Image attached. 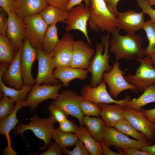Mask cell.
Segmentation results:
<instances>
[{
    "mask_svg": "<svg viewBox=\"0 0 155 155\" xmlns=\"http://www.w3.org/2000/svg\"><path fill=\"white\" fill-rule=\"evenodd\" d=\"M37 54L38 68L37 75L35 79L37 85L44 84H56L59 80L53 76V70L55 68L52 59V52L49 54L45 53L41 48H36Z\"/></svg>",
    "mask_w": 155,
    "mask_h": 155,
    "instance_id": "cell-14",
    "label": "cell"
},
{
    "mask_svg": "<svg viewBox=\"0 0 155 155\" xmlns=\"http://www.w3.org/2000/svg\"><path fill=\"white\" fill-rule=\"evenodd\" d=\"M8 15L1 7L0 8V34L7 36L8 26Z\"/></svg>",
    "mask_w": 155,
    "mask_h": 155,
    "instance_id": "cell-42",
    "label": "cell"
},
{
    "mask_svg": "<svg viewBox=\"0 0 155 155\" xmlns=\"http://www.w3.org/2000/svg\"><path fill=\"white\" fill-rule=\"evenodd\" d=\"M98 105L102 109L100 116L107 126L114 127L119 121L125 118V108L119 104L100 103Z\"/></svg>",
    "mask_w": 155,
    "mask_h": 155,
    "instance_id": "cell-22",
    "label": "cell"
},
{
    "mask_svg": "<svg viewBox=\"0 0 155 155\" xmlns=\"http://www.w3.org/2000/svg\"><path fill=\"white\" fill-rule=\"evenodd\" d=\"M83 121L91 135L98 142L100 143L102 142L107 126L102 119L86 116L84 117Z\"/></svg>",
    "mask_w": 155,
    "mask_h": 155,
    "instance_id": "cell-25",
    "label": "cell"
},
{
    "mask_svg": "<svg viewBox=\"0 0 155 155\" xmlns=\"http://www.w3.org/2000/svg\"><path fill=\"white\" fill-rule=\"evenodd\" d=\"M81 96L83 99L92 101L97 104L100 103H115L126 107L131 97L127 96L124 99L117 100L113 99L108 92L105 82L102 80L96 87H91L90 85H84L81 90Z\"/></svg>",
    "mask_w": 155,
    "mask_h": 155,
    "instance_id": "cell-9",
    "label": "cell"
},
{
    "mask_svg": "<svg viewBox=\"0 0 155 155\" xmlns=\"http://www.w3.org/2000/svg\"><path fill=\"white\" fill-rule=\"evenodd\" d=\"M80 106L82 112L86 116L98 117L101 115L102 109L92 101L83 100L80 102Z\"/></svg>",
    "mask_w": 155,
    "mask_h": 155,
    "instance_id": "cell-35",
    "label": "cell"
},
{
    "mask_svg": "<svg viewBox=\"0 0 155 155\" xmlns=\"http://www.w3.org/2000/svg\"><path fill=\"white\" fill-rule=\"evenodd\" d=\"M102 152L104 155H124L122 152L120 150L119 152L117 153L111 150L103 142H100Z\"/></svg>",
    "mask_w": 155,
    "mask_h": 155,
    "instance_id": "cell-48",
    "label": "cell"
},
{
    "mask_svg": "<svg viewBox=\"0 0 155 155\" xmlns=\"http://www.w3.org/2000/svg\"><path fill=\"white\" fill-rule=\"evenodd\" d=\"M89 7L88 24L91 29L112 34L119 31L117 26V17L110 12L104 0H91Z\"/></svg>",
    "mask_w": 155,
    "mask_h": 155,
    "instance_id": "cell-3",
    "label": "cell"
},
{
    "mask_svg": "<svg viewBox=\"0 0 155 155\" xmlns=\"http://www.w3.org/2000/svg\"><path fill=\"white\" fill-rule=\"evenodd\" d=\"M144 13L142 11L138 13L132 10L119 12L116 18L117 28L127 33H135L142 29L145 22Z\"/></svg>",
    "mask_w": 155,
    "mask_h": 155,
    "instance_id": "cell-17",
    "label": "cell"
},
{
    "mask_svg": "<svg viewBox=\"0 0 155 155\" xmlns=\"http://www.w3.org/2000/svg\"><path fill=\"white\" fill-rule=\"evenodd\" d=\"M23 19L25 37L33 47L42 49L43 38L48 26L39 13L25 17Z\"/></svg>",
    "mask_w": 155,
    "mask_h": 155,
    "instance_id": "cell-8",
    "label": "cell"
},
{
    "mask_svg": "<svg viewBox=\"0 0 155 155\" xmlns=\"http://www.w3.org/2000/svg\"><path fill=\"white\" fill-rule=\"evenodd\" d=\"M140 110L150 121L155 123V108L149 109L142 108Z\"/></svg>",
    "mask_w": 155,
    "mask_h": 155,
    "instance_id": "cell-49",
    "label": "cell"
},
{
    "mask_svg": "<svg viewBox=\"0 0 155 155\" xmlns=\"http://www.w3.org/2000/svg\"><path fill=\"white\" fill-rule=\"evenodd\" d=\"M22 47L16 53L13 61L3 73L2 77L4 84L10 87H13L17 90L22 89L24 85L20 64Z\"/></svg>",
    "mask_w": 155,
    "mask_h": 155,
    "instance_id": "cell-20",
    "label": "cell"
},
{
    "mask_svg": "<svg viewBox=\"0 0 155 155\" xmlns=\"http://www.w3.org/2000/svg\"><path fill=\"white\" fill-rule=\"evenodd\" d=\"M75 145V147L72 150H68L66 148H62V152L68 155H90L83 143L79 139Z\"/></svg>",
    "mask_w": 155,
    "mask_h": 155,
    "instance_id": "cell-38",
    "label": "cell"
},
{
    "mask_svg": "<svg viewBox=\"0 0 155 155\" xmlns=\"http://www.w3.org/2000/svg\"><path fill=\"white\" fill-rule=\"evenodd\" d=\"M114 127L121 133L131 136L135 140L144 142L149 141L144 133L138 131L125 118L119 121Z\"/></svg>",
    "mask_w": 155,
    "mask_h": 155,
    "instance_id": "cell-31",
    "label": "cell"
},
{
    "mask_svg": "<svg viewBox=\"0 0 155 155\" xmlns=\"http://www.w3.org/2000/svg\"><path fill=\"white\" fill-rule=\"evenodd\" d=\"M109 51L115 54L116 61L124 59L128 61H137L145 56L142 47L143 40L135 33H128L125 35L119 32L112 34Z\"/></svg>",
    "mask_w": 155,
    "mask_h": 155,
    "instance_id": "cell-1",
    "label": "cell"
},
{
    "mask_svg": "<svg viewBox=\"0 0 155 155\" xmlns=\"http://www.w3.org/2000/svg\"><path fill=\"white\" fill-rule=\"evenodd\" d=\"M5 70V68L4 67H0L1 97L3 95L9 97L13 100L16 104L25 100L28 93L31 90L33 86L24 84L22 88L20 90L6 86L2 79L3 73Z\"/></svg>",
    "mask_w": 155,
    "mask_h": 155,
    "instance_id": "cell-24",
    "label": "cell"
},
{
    "mask_svg": "<svg viewBox=\"0 0 155 155\" xmlns=\"http://www.w3.org/2000/svg\"><path fill=\"white\" fill-rule=\"evenodd\" d=\"M57 122L52 116L48 118H40L36 115L31 118L28 124H20L14 129L15 135L20 134L24 137L23 133L25 131L30 130L38 138L44 141L45 145L43 148L48 147L51 142L55 130L54 125Z\"/></svg>",
    "mask_w": 155,
    "mask_h": 155,
    "instance_id": "cell-4",
    "label": "cell"
},
{
    "mask_svg": "<svg viewBox=\"0 0 155 155\" xmlns=\"http://www.w3.org/2000/svg\"><path fill=\"white\" fill-rule=\"evenodd\" d=\"M36 49L33 47L29 40L25 37L21 48L20 64L24 84L31 86L35 84L32 74V68L34 61L37 59Z\"/></svg>",
    "mask_w": 155,
    "mask_h": 155,
    "instance_id": "cell-15",
    "label": "cell"
},
{
    "mask_svg": "<svg viewBox=\"0 0 155 155\" xmlns=\"http://www.w3.org/2000/svg\"></svg>",
    "mask_w": 155,
    "mask_h": 155,
    "instance_id": "cell-54",
    "label": "cell"
},
{
    "mask_svg": "<svg viewBox=\"0 0 155 155\" xmlns=\"http://www.w3.org/2000/svg\"><path fill=\"white\" fill-rule=\"evenodd\" d=\"M59 40L56 24L49 26L43 38L42 49L45 53H50L53 51Z\"/></svg>",
    "mask_w": 155,
    "mask_h": 155,
    "instance_id": "cell-30",
    "label": "cell"
},
{
    "mask_svg": "<svg viewBox=\"0 0 155 155\" xmlns=\"http://www.w3.org/2000/svg\"><path fill=\"white\" fill-rule=\"evenodd\" d=\"M152 144H155V135L154 137V138L152 140Z\"/></svg>",
    "mask_w": 155,
    "mask_h": 155,
    "instance_id": "cell-53",
    "label": "cell"
},
{
    "mask_svg": "<svg viewBox=\"0 0 155 155\" xmlns=\"http://www.w3.org/2000/svg\"><path fill=\"white\" fill-rule=\"evenodd\" d=\"M73 39V35L68 32L65 33L52 52L51 59L55 68L70 67Z\"/></svg>",
    "mask_w": 155,
    "mask_h": 155,
    "instance_id": "cell-13",
    "label": "cell"
},
{
    "mask_svg": "<svg viewBox=\"0 0 155 155\" xmlns=\"http://www.w3.org/2000/svg\"><path fill=\"white\" fill-rule=\"evenodd\" d=\"M125 118L138 131L144 133L149 140L155 135V123L150 121L140 110L125 107Z\"/></svg>",
    "mask_w": 155,
    "mask_h": 155,
    "instance_id": "cell-16",
    "label": "cell"
},
{
    "mask_svg": "<svg viewBox=\"0 0 155 155\" xmlns=\"http://www.w3.org/2000/svg\"><path fill=\"white\" fill-rule=\"evenodd\" d=\"M120 150L124 155H147L145 152L135 148L132 147L125 150Z\"/></svg>",
    "mask_w": 155,
    "mask_h": 155,
    "instance_id": "cell-47",
    "label": "cell"
},
{
    "mask_svg": "<svg viewBox=\"0 0 155 155\" xmlns=\"http://www.w3.org/2000/svg\"><path fill=\"white\" fill-rule=\"evenodd\" d=\"M8 22L7 36L17 52L22 47L25 37L23 19L13 11L8 15Z\"/></svg>",
    "mask_w": 155,
    "mask_h": 155,
    "instance_id": "cell-19",
    "label": "cell"
},
{
    "mask_svg": "<svg viewBox=\"0 0 155 155\" xmlns=\"http://www.w3.org/2000/svg\"><path fill=\"white\" fill-rule=\"evenodd\" d=\"M140 64L134 75H124L128 83L137 87L138 91L143 92L150 85L155 84V69L147 57L138 59Z\"/></svg>",
    "mask_w": 155,
    "mask_h": 155,
    "instance_id": "cell-7",
    "label": "cell"
},
{
    "mask_svg": "<svg viewBox=\"0 0 155 155\" xmlns=\"http://www.w3.org/2000/svg\"><path fill=\"white\" fill-rule=\"evenodd\" d=\"M26 106H28V105L25 100L16 104L13 112L9 115L0 120V134L6 137L9 144H10L9 133L12 129L14 128L19 122L16 118L17 112L20 108Z\"/></svg>",
    "mask_w": 155,
    "mask_h": 155,
    "instance_id": "cell-26",
    "label": "cell"
},
{
    "mask_svg": "<svg viewBox=\"0 0 155 155\" xmlns=\"http://www.w3.org/2000/svg\"><path fill=\"white\" fill-rule=\"evenodd\" d=\"M17 52L7 36L0 35V61L10 64Z\"/></svg>",
    "mask_w": 155,
    "mask_h": 155,
    "instance_id": "cell-32",
    "label": "cell"
},
{
    "mask_svg": "<svg viewBox=\"0 0 155 155\" xmlns=\"http://www.w3.org/2000/svg\"><path fill=\"white\" fill-rule=\"evenodd\" d=\"M84 1L85 6L90 7L91 0H70L66 10L69 11L72 8L82 4V2Z\"/></svg>",
    "mask_w": 155,
    "mask_h": 155,
    "instance_id": "cell-46",
    "label": "cell"
},
{
    "mask_svg": "<svg viewBox=\"0 0 155 155\" xmlns=\"http://www.w3.org/2000/svg\"><path fill=\"white\" fill-rule=\"evenodd\" d=\"M83 100L81 96H79L72 90H62L53 102L69 115L77 119L80 125H84V115L80 106V102Z\"/></svg>",
    "mask_w": 155,
    "mask_h": 155,
    "instance_id": "cell-10",
    "label": "cell"
},
{
    "mask_svg": "<svg viewBox=\"0 0 155 155\" xmlns=\"http://www.w3.org/2000/svg\"><path fill=\"white\" fill-rule=\"evenodd\" d=\"M147 57L150 62L155 68V52L151 56L149 57Z\"/></svg>",
    "mask_w": 155,
    "mask_h": 155,
    "instance_id": "cell-51",
    "label": "cell"
},
{
    "mask_svg": "<svg viewBox=\"0 0 155 155\" xmlns=\"http://www.w3.org/2000/svg\"><path fill=\"white\" fill-rule=\"evenodd\" d=\"M16 13L20 18L39 13L48 5L45 0H16Z\"/></svg>",
    "mask_w": 155,
    "mask_h": 155,
    "instance_id": "cell-23",
    "label": "cell"
},
{
    "mask_svg": "<svg viewBox=\"0 0 155 155\" xmlns=\"http://www.w3.org/2000/svg\"><path fill=\"white\" fill-rule=\"evenodd\" d=\"M0 101V120L10 115L13 111L14 101L10 98L3 95Z\"/></svg>",
    "mask_w": 155,
    "mask_h": 155,
    "instance_id": "cell-36",
    "label": "cell"
},
{
    "mask_svg": "<svg viewBox=\"0 0 155 155\" xmlns=\"http://www.w3.org/2000/svg\"><path fill=\"white\" fill-rule=\"evenodd\" d=\"M95 54L94 50L90 47L89 44L82 40H74L70 67L87 69L91 59Z\"/></svg>",
    "mask_w": 155,
    "mask_h": 155,
    "instance_id": "cell-18",
    "label": "cell"
},
{
    "mask_svg": "<svg viewBox=\"0 0 155 155\" xmlns=\"http://www.w3.org/2000/svg\"><path fill=\"white\" fill-rule=\"evenodd\" d=\"M120 63L116 61L111 70L108 72H105L102 75V80L108 85L109 93L114 98H117L122 92L129 90L133 93L138 91L136 87L128 83L124 78L126 72L120 69Z\"/></svg>",
    "mask_w": 155,
    "mask_h": 155,
    "instance_id": "cell-5",
    "label": "cell"
},
{
    "mask_svg": "<svg viewBox=\"0 0 155 155\" xmlns=\"http://www.w3.org/2000/svg\"><path fill=\"white\" fill-rule=\"evenodd\" d=\"M62 148L55 142H51L47 150L40 155H61Z\"/></svg>",
    "mask_w": 155,
    "mask_h": 155,
    "instance_id": "cell-43",
    "label": "cell"
},
{
    "mask_svg": "<svg viewBox=\"0 0 155 155\" xmlns=\"http://www.w3.org/2000/svg\"><path fill=\"white\" fill-rule=\"evenodd\" d=\"M142 29L149 42L148 45L144 49L145 56L149 57L155 52V22L150 20L145 22Z\"/></svg>",
    "mask_w": 155,
    "mask_h": 155,
    "instance_id": "cell-34",
    "label": "cell"
},
{
    "mask_svg": "<svg viewBox=\"0 0 155 155\" xmlns=\"http://www.w3.org/2000/svg\"><path fill=\"white\" fill-rule=\"evenodd\" d=\"M0 5L8 15L13 11L16 13L17 5L16 0H0Z\"/></svg>",
    "mask_w": 155,
    "mask_h": 155,
    "instance_id": "cell-41",
    "label": "cell"
},
{
    "mask_svg": "<svg viewBox=\"0 0 155 155\" xmlns=\"http://www.w3.org/2000/svg\"><path fill=\"white\" fill-rule=\"evenodd\" d=\"M90 15V7L82 4L72 8L68 11L65 20V29L67 32L73 30L81 31L85 36L88 44L92 45L87 29Z\"/></svg>",
    "mask_w": 155,
    "mask_h": 155,
    "instance_id": "cell-6",
    "label": "cell"
},
{
    "mask_svg": "<svg viewBox=\"0 0 155 155\" xmlns=\"http://www.w3.org/2000/svg\"><path fill=\"white\" fill-rule=\"evenodd\" d=\"M68 11L53 6L48 5L39 13L41 18L48 26L65 21Z\"/></svg>",
    "mask_w": 155,
    "mask_h": 155,
    "instance_id": "cell-28",
    "label": "cell"
},
{
    "mask_svg": "<svg viewBox=\"0 0 155 155\" xmlns=\"http://www.w3.org/2000/svg\"><path fill=\"white\" fill-rule=\"evenodd\" d=\"M50 113L59 123L67 119L69 115L62 109L53 102L48 107Z\"/></svg>",
    "mask_w": 155,
    "mask_h": 155,
    "instance_id": "cell-37",
    "label": "cell"
},
{
    "mask_svg": "<svg viewBox=\"0 0 155 155\" xmlns=\"http://www.w3.org/2000/svg\"><path fill=\"white\" fill-rule=\"evenodd\" d=\"M59 123L58 129L65 132L76 134L78 132L79 127L72 121L67 119Z\"/></svg>",
    "mask_w": 155,
    "mask_h": 155,
    "instance_id": "cell-39",
    "label": "cell"
},
{
    "mask_svg": "<svg viewBox=\"0 0 155 155\" xmlns=\"http://www.w3.org/2000/svg\"><path fill=\"white\" fill-rule=\"evenodd\" d=\"M62 85L60 83L54 85L35 84L25 100L28 107L31 110L34 111L42 102L49 99L55 100L59 96Z\"/></svg>",
    "mask_w": 155,
    "mask_h": 155,
    "instance_id": "cell-11",
    "label": "cell"
},
{
    "mask_svg": "<svg viewBox=\"0 0 155 155\" xmlns=\"http://www.w3.org/2000/svg\"><path fill=\"white\" fill-rule=\"evenodd\" d=\"M76 134L79 139L84 144L90 155H103L100 143L91 135L86 127L80 125Z\"/></svg>",
    "mask_w": 155,
    "mask_h": 155,
    "instance_id": "cell-27",
    "label": "cell"
},
{
    "mask_svg": "<svg viewBox=\"0 0 155 155\" xmlns=\"http://www.w3.org/2000/svg\"><path fill=\"white\" fill-rule=\"evenodd\" d=\"M106 3L107 8L114 16L117 17L119 11L117 9V5L120 0H104Z\"/></svg>",
    "mask_w": 155,
    "mask_h": 155,
    "instance_id": "cell-45",
    "label": "cell"
},
{
    "mask_svg": "<svg viewBox=\"0 0 155 155\" xmlns=\"http://www.w3.org/2000/svg\"><path fill=\"white\" fill-rule=\"evenodd\" d=\"M52 138L62 148L75 145L79 140L76 134L63 132L58 128L55 129Z\"/></svg>",
    "mask_w": 155,
    "mask_h": 155,
    "instance_id": "cell-33",
    "label": "cell"
},
{
    "mask_svg": "<svg viewBox=\"0 0 155 155\" xmlns=\"http://www.w3.org/2000/svg\"><path fill=\"white\" fill-rule=\"evenodd\" d=\"M88 71L86 69L74 68L70 67H58L53 71L54 78L61 81L62 85L68 87L70 82L72 80L78 79L84 80L88 77Z\"/></svg>",
    "mask_w": 155,
    "mask_h": 155,
    "instance_id": "cell-21",
    "label": "cell"
},
{
    "mask_svg": "<svg viewBox=\"0 0 155 155\" xmlns=\"http://www.w3.org/2000/svg\"><path fill=\"white\" fill-rule=\"evenodd\" d=\"M102 142L108 147L114 146L123 150L134 147L141 150L144 146L152 144L150 141L144 142L131 139L114 127L107 126L105 128Z\"/></svg>",
    "mask_w": 155,
    "mask_h": 155,
    "instance_id": "cell-12",
    "label": "cell"
},
{
    "mask_svg": "<svg viewBox=\"0 0 155 155\" xmlns=\"http://www.w3.org/2000/svg\"><path fill=\"white\" fill-rule=\"evenodd\" d=\"M148 4L151 6H155V0H146Z\"/></svg>",
    "mask_w": 155,
    "mask_h": 155,
    "instance_id": "cell-52",
    "label": "cell"
},
{
    "mask_svg": "<svg viewBox=\"0 0 155 155\" xmlns=\"http://www.w3.org/2000/svg\"><path fill=\"white\" fill-rule=\"evenodd\" d=\"M110 33L103 35L100 37L101 43L95 42L96 53L91 60L87 69L92 73L90 86L96 87L102 81V75L105 72H108L112 67L109 65V59L110 55L108 53L110 42Z\"/></svg>",
    "mask_w": 155,
    "mask_h": 155,
    "instance_id": "cell-2",
    "label": "cell"
},
{
    "mask_svg": "<svg viewBox=\"0 0 155 155\" xmlns=\"http://www.w3.org/2000/svg\"><path fill=\"white\" fill-rule=\"evenodd\" d=\"M48 5L65 10L70 0H45Z\"/></svg>",
    "mask_w": 155,
    "mask_h": 155,
    "instance_id": "cell-44",
    "label": "cell"
},
{
    "mask_svg": "<svg viewBox=\"0 0 155 155\" xmlns=\"http://www.w3.org/2000/svg\"><path fill=\"white\" fill-rule=\"evenodd\" d=\"M139 7L144 13L148 15L150 20L155 22V9H153L146 0H136Z\"/></svg>",
    "mask_w": 155,
    "mask_h": 155,
    "instance_id": "cell-40",
    "label": "cell"
},
{
    "mask_svg": "<svg viewBox=\"0 0 155 155\" xmlns=\"http://www.w3.org/2000/svg\"><path fill=\"white\" fill-rule=\"evenodd\" d=\"M141 150L145 152L147 155H155V144L144 146Z\"/></svg>",
    "mask_w": 155,
    "mask_h": 155,
    "instance_id": "cell-50",
    "label": "cell"
},
{
    "mask_svg": "<svg viewBox=\"0 0 155 155\" xmlns=\"http://www.w3.org/2000/svg\"><path fill=\"white\" fill-rule=\"evenodd\" d=\"M144 91L139 97L129 101L126 107L140 110L147 104L155 102V84L147 87Z\"/></svg>",
    "mask_w": 155,
    "mask_h": 155,
    "instance_id": "cell-29",
    "label": "cell"
}]
</instances>
